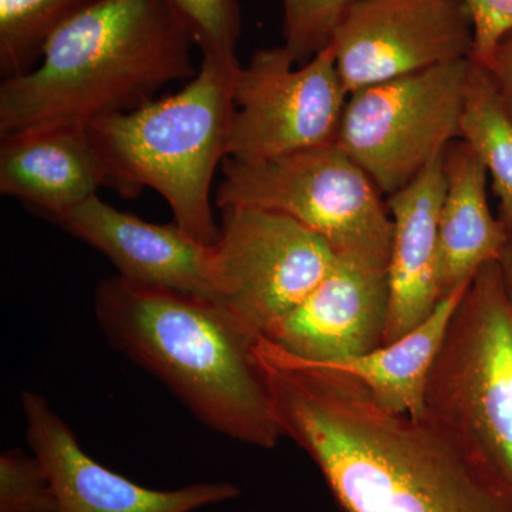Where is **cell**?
<instances>
[{
	"label": "cell",
	"mask_w": 512,
	"mask_h": 512,
	"mask_svg": "<svg viewBox=\"0 0 512 512\" xmlns=\"http://www.w3.org/2000/svg\"><path fill=\"white\" fill-rule=\"evenodd\" d=\"M272 400L282 436L345 512H512V488L487 461L427 414L386 409L345 373L293 367Z\"/></svg>",
	"instance_id": "cell-1"
},
{
	"label": "cell",
	"mask_w": 512,
	"mask_h": 512,
	"mask_svg": "<svg viewBox=\"0 0 512 512\" xmlns=\"http://www.w3.org/2000/svg\"><path fill=\"white\" fill-rule=\"evenodd\" d=\"M171 0H100L56 30L42 60L0 84V137L89 128L197 74Z\"/></svg>",
	"instance_id": "cell-2"
},
{
	"label": "cell",
	"mask_w": 512,
	"mask_h": 512,
	"mask_svg": "<svg viewBox=\"0 0 512 512\" xmlns=\"http://www.w3.org/2000/svg\"><path fill=\"white\" fill-rule=\"evenodd\" d=\"M94 312L111 345L161 380L210 429L249 446L282 439L258 339L217 299L111 276Z\"/></svg>",
	"instance_id": "cell-3"
},
{
	"label": "cell",
	"mask_w": 512,
	"mask_h": 512,
	"mask_svg": "<svg viewBox=\"0 0 512 512\" xmlns=\"http://www.w3.org/2000/svg\"><path fill=\"white\" fill-rule=\"evenodd\" d=\"M237 62L202 57L180 92L89 127L110 188L134 198L146 188L170 205L174 224L204 245L217 244L212 210L215 171L227 158Z\"/></svg>",
	"instance_id": "cell-4"
},
{
	"label": "cell",
	"mask_w": 512,
	"mask_h": 512,
	"mask_svg": "<svg viewBox=\"0 0 512 512\" xmlns=\"http://www.w3.org/2000/svg\"><path fill=\"white\" fill-rule=\"evenodd\" d=\"M424 407L512 488V305L498 262L477 272L450 316Z\"/></svg>",
	"instance_id": "cell-5"
},
{
	"label": "cell",
	"mask_w": 512,
	"mask_h": 512,
	"mask_svg": "<svg viewBox=\"0 0 512 512\" xmlns=\"http://www.w3.org/2000/svg\"><path fill=\"white\" fill-rule=\"evenodd\" d=\"M215 205L278 212L311 229L335 249L389 265L393 221L384 195L338 146L242 163L225 158Z\"/></svg>",
	"instance_id": "cell-6"
},
{
	"label": "cell",
	"mask_w": 512,
	"mask_h": 512,
	"mask_svg": "<svg viewBox=\"0 0 512 512\" xmlns=\"http://www.w3.org/2000/svg\"><path fill=\"white\" fill-rule=\"evenodd\" d=\"M471 59L349 94L336 144L384 197L403 190L460 140Z\"/></svg>",
	"instance_id": "cell-7"
},
{
	"label": "cell",
	"mask_w": 512,
	"mask_h": 512,
	"mask_svg": "<svg viewBox=\"0 0 512 512\" xmlns=\"http://www.w3.org/2000/svg\"><path fill=\"white\" fill-rule=\"evenodd\" d=\"M214 245L217 301L254 338H264L328 276L335 249L311 229L262 208H220Z\"/></svg>",
	"instance_id": "cell-8"
},
{
	"label": "cell",
	"mask_w": 512,
	"mask_h": 512,
	"mask_svg": "<svg viewBox=\"0 0 512 512\" xmlns=\"http://www.w3.org/2000/svg\"><path fill=\"white\" fill-rule=\"evenodd\" d=\"M348 97L332 45L305 64L284 46L258 50L235 74L227 158L259 163L335 143Z\"/></svg>",
	"instance_id": "cell-9"
},
{
	"label": "cell",
	"mask_w": 512,
	"mask_h": 512,
	"mask_svg": "<svg viewBox=\"0 0 512 512\" xmlns=\"http://www.w3.org/2000/svg\"><path fill=\"white\" fill-rule=\"evenodd\" d=\"M330 45L348 94L470 59L474 25L463 0H357Z\"/></svg>",
	"instance_id": "cell-10"
},
{
	"label": "cell",
	"mask_w": 512,
	"mask_h": 512,
	"mask_svg": "<svg viewBox=\"0 0 512 512\" xmlns=\"http://www.w3.org/2000/svg\"><path fill=\"white\" fill-rule=\"evenodd\" d=\"M26 439L55 488L59 512H194L234 500L232 483H197L177 490L143 487L101 466L45 397L23 392Z\"/></svg>",
	"instance_id": "cell-11"
},
{
	"label": "cell",
	"mask_w": 512,
	"mask_h": 512,
	"mask_svg": "<svg viewBox=\"0 0 512 512\" xmlns=\"http://www.w3.org/2000/svg\"><path fill=\"white\" fill-rule=\"evenodd\" d=\"M387 268L373 259L339 254L318 288L262 339L312 363L380 348L389 319Z\"/></svg>",
	"instance_id": "cell-12"
},
{
	"label": "cell",
	"mask_w": 512,
	"mask_h": 512,
	"mask_svg": "<svg viewBox=\"0 0 512 512\" xmlns=\"http://www.w3.org/2000/svg\"><path fill=\"white\" fill-rule=\"evenodd\" d=\"M97 249L128 281L217 298L214 245H204L177 224L161 225L117 210L99 195L56 220Z\"/></svg>",
	"instance_id": "cell-13"
},
{
	"label": "cell",
	"mask_w": 512,
	"mask_h": 512,
	"mask_svg": "<svg viewBox=\"0 0 512 512\" xmlns=\"http://www.w3.org/2000/svg\"><path fill=\"white\" fill-rule=\"evenodd\" d=\"M443 156L412 184L386 198L393 221L389 268V319L384 345L403 338L436 311L439 286V218L446 173Z\"/></svg>",
	"instance_id": "cell-14"
},
{
	"label": "cell",
	"mask_w": 512,
	"mask_h": 512,
	"mask_svg": "<svg viewBox=\"0 0 512 512\" xmlns=\"http://www.w3.org/2000/svg\"><path fill=\"white\" fill-rule=\"evenodd\" d=\"M110 188L89 128H50L0 137V194L56 221Z\"/></svg>",
	"instance_id": "cell-15"
},
{
	"label": "cell",
	"mask_w": 512,
	"mask_h": 512,
	"mask_svg": "<svg viewBox=\"0 0 512 512\" xmlns=\"http://www.w3.org/2000/svg\"><path fill=\"white\" fill-rule=\"evenodd\" d=\"M446 192L439 218L441 299L470 284L485 265L500 262L508 229L488 204V173L466 141L448 146L443 157Z\"/></svg>",
	"instance_id": "cell-16"
},
{
	"label": "cell",
	"mask_w": 512,
	"mask_h": 512,
	"mask_svg": "<svg viewBox=\"0 0 512 512\" xmlns=\"http://www.w3.org/2000/svg\"><path fill=\"white\" fill-rule=\"evenodd\" d=\"M467 286L443 299L429 318L403 338L365 355L313 365L353 377L369 390L377 403L394 413L424 416L427 377L443 342L448 320Z\"/></svg>",
	"instance_id": "cell-17"
},
{
	"label": "cell",
	"mask_w": 512,
	"mask_h": 512,
	"mask_svg": "<svg viewBox=\"0 0 512 512\" xmlns=\"http://www.w3.org/2000/svg\"><path fill=\"white\" fill-rule=\"evenodd\" d=\"M460 140L483 161L497 195L498 218L512 231V116L485 67L471 62Z\"/></svg>",
	"instance_id": "cell-18"
},
{
	"label": "cell",
	"mask_w": 512,
	"mask_h": 512,
	"mask_svg": "<svg viewBox=\"0 0 512 512\" xmlns=\"http://www.w3.org/2000/svg\"><path fill=\"white\" fill-rule=\"evenodd\" d=\"M100 0H0V74L23 76L57 29Z\"/></svg>",
	"instance_id": "cell-19"
},
{
	"label": "cell",
	"mask_w": 512,
	"mask_h": 512,
	"mask_svg": "<svg viewBox=\"0 0 512 512\" xmlns=\"http://www.w3.org/2000/svg\"><path fill=\"white\" fill-rule=\"evenodd\" d=\"M202 57L237 62L242 19L238 0H171Z\"/></svg>",
	"instance_id": "cell-20"
},
{
	"label": "cell",
	"mask_w": 512,
	"mask_h": 512,
	"mask_svg": "<svg viewBox=\"0 0 512 512\" xmlns=\"http://www.w3.org/2000/svg\"><path fill=\"white\" fill-rule=\"evenodd\" d=\"M357 0H282L285 49L305 64L332 42L346 10Z\"/></svg>",
	"instance_id": "cell-21"
},
{
	"label": "cell",
	"mask_w": 512,
	"mask_h": 512,
	"mask_svg": "<svg viewBox=\"0 0 512 512\" xmlns=\"http://www.w3.org/2000/svg\"><path fill=\"white\" fill-rule=\"evenodd\" d=\"M0 512H59L45 466L19 448L0 456Z\"/></svg>",
	"instance_id": "cell-22"
},
{
	"label": "cell",
	"mask_w": 512,
	"mask_h": 512,
	"mask_svg": "<svg viewBox=\"0 0 512 512\" xmlns=\"http://www.w3.org/2000/svg\"><path fill=\"white\" fill-rule=\"evenodd\" d=\"M474 25L471 62L487 66L498 40L512 29V0H463Z\"/></svg>",
	"instance_id": "cell-23"
},
{
	"label": "cell",
	"mask_w": 512,
	"mask_h": 512,
	"mask_svg": "<svg viewBox=\"0 0 512 512\" xmlns=\"http://www.w3.org/2000/svg\"><path fill=\"white\" fill-rule=\"evenodd\" d=\"M483 67L490 74L495 90L512 116V29L498 40L490 62Z\"/></svg>",
	"instance_id": "cell-24"
},
{
	"label": "cell",
	"mask_w": 512,
	"mask_h": 512,
	"mask_svg": "<svg viewBox=\"0 0 512 512\" xmlns=\"http://www.w3.org/2000/svg\"><path fill=\"white\" fill-rule=\"evenodd\" d=\"M498 264H500L501 275H503L505 292H507L512 305V231H508V242Z\"/></svg>",
	"instance_id": "cell-25"
}]
</instances>
